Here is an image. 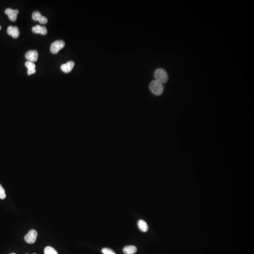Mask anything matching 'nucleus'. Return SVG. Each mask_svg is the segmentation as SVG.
Segmentation results:
<instances>
[{
  "mask_svg": "<svg viewBox=\"0 0 254 254\" xmlns=\"http://www.w3.org/2000/svg\"><path fill=\"white\" fill-rule=\"evenodd\" d=\"M149 87L151 92L156 96L161 95L164 91L162 84L156 80H152L150 83Z\"/></svg>",
  "mask_w": 254,
  "mask_h": 254,
  "instance_id": "nucleus-1",
  "label": "nucleus"
},
{
  "mask_svg": "<svg viewBox=\"0 0 254 254\" xmlns=\"http://www.w3.org/2000/svg\"><path fill=\"white\" fill-rule=\"evenodd\" d=\"M155 80L160 82L162 84L165 83L169 80V76L166 70L162 68H158L155 70L154 73Z\"/></svg>",
  "mask_w": 254,
  "mask_h": 254,
  "instance_id": "nucleus-2",
  "label": "nucleus"
},
{
  "mask_svg": "<svg viewBox=\"0 0 254 254\" xmlns=\"http://www.w3.org/2000/svg\"><path fill=\"white\" fill-rule=\"evenodd\" d=\"M65 46V43L62 40L56 41L52 44L50 46V51L54 54H57L59 51L64 48Z\"/></svg>",
  "mask_w": 254,
  "mask_h": 254,
  "instance_id": "nucleus-3",
  "label": "nucleus"
},
{
  "mask_svg": "<svg viewBox=\"0 0 254 254\" xmlns=\"http://www.w3.org/2000/svg\"><path fill=\"white\" fill-rule=\"evenodd\" d=\"M37 237V232L35 230H30L28 233L24 236V240L26 242L30 244H32L36 242Z\"/></svg>",
  "mask_w": 254,
  "mask_h": 254,
  "instance_id": "nucleus-4",
  "label": "nucleus"
},
{
  "mask_svg": "<svg viewBox=\"0 0 254 254\" xmlns=\"http://www.w3.org/2000/svg\"><path fill=\"white\" fill-rule=\"evenodd\" d=\"M32 18L34 20L38 21L42 24H45L48 22V19L45 16L41 15V13L39 11L34 12L32 14Z\"/></svg>",
  "mask_w": 254,
  "mask_h": 254,
  "instance_id": "nucleus-5",
  "label": "nucleus"
},
{
  "mask_svg": "<svg viewBox=\"0 0 254 254\" xmlns=\"http://www.w3.org/2000/svg\"><path fill=\"white\" fill-rule=\"evenodd\" d=\"M25 57L28 61L31 62H34L38 60V52L36 50H29L26 53Z\"/></svg>",
  "mask_w": 254,
  "mask_h": 254,
  "instance_id": "nucleus-6",
  "label": "nucleus"
},
{
  "mask_svg": "<svg viewBox=\"0 0 254 254\" xmlns=\"http://www.w3.org/2000/svg\"><path fill=\"white\" fill-rule=\"evenodd\" d=\"M19 11L18 10H12L11 8H8L5 11V13L8 15V18L12 21L16 20Z\"/></svg>",
  "mask_w": 254,
  "mask_h": 254,
  "instance_id": "nucleus-7",
  "label": "nucleus"
},
{
  "mask_svg": "<svg viewBox=\"0 0 254 254\" xmlns=\"http://www.w3.org/2000/svg\"><path fill=\"white\" fill-rule=\"evenodd\" d=\"M7 33L14 38H17L19 36L20 32L18 28L16 26H9L7 28Z\"/></svg>",
  "mask_w": 254,
  "mask_h": 254,
  "instance_id": "nucleus-8",
  "label": "nucleus"
},
{
  "mask_svg": "<svg viewBox=\"0 0 254 254\" xmlns=\"http://www.w3.org/2000/svg\"><path fill=\"white\" fill-rule=\"evenodd\" d=\"M75 63L73 61H69L65 64H63L61 66V69L63 72L69 73L75 67Z\"/></svg>",
  "mask_w": 254,
  "mask_h": 254,
  "instance_id": "nucleus-9",
  "label": "nucleus"
},
{
  "mask_svg": "<svg viewBox=\"0 0 254 254\" xmlns=\"http://www.w3.org/2000/svg\"><path fill=\"white\" fill-rule=\"evenodd\" d=\"M33 32L36 34H40L42 35H46L47 34V29L45 26H42L40 25L34 26L32 28Z\"/></svg>",
  "mask_w": 254,
  "mask_h": 254,
  "instance_id": "nucleus-10",
  "label": "nucleus"
},
{
  "mask_svg": "<svg viewBox=\"0 0 254 254\" xmlns=\"http://www.w3.org/2000/svg\"><path fill=\"white\" fill-rule=\"evenodd\" d=\"M25 66L28 69L27 75H30L36 73V65L30 61H27L25 63Z\"/></svg>",
  "mask_w": 254,
  "mask_h": 254,
  "instance_id": "nucleus-11",
  "label": "nucleus"
},
{
  "mask_svg": "<svg viewBox=\"0 0 254 254\" xmlns=\"http://www.w3.org/2000/svg\"><path fill=\"white\" fill-rule=\"evenodd\" d=\"M125 254H134L137 251V248L134 246H128L125 247L123 249Z\"/></svg>",
  "mask_w": 254,
  "mask_h": 254,
  "instance_id": "nucleus-12",
  "label": "nucleus"
},
{
  "mask_svg": "<svg viewBox=\"0 0 254 254\" xmlns=\"http://www.w3.org/2000/svg\"><path fill=\"white\" fill-rule=\"evenodd\" d=\"M138 226L139 228L141 231H142L143 232H146L148 230V226L147 224L146 223V222L144 221V220H139L137 223Z\"/></svg>",
  "mask_w": 254,
  "mask_h": 254,
  "instance_id": "nucleus-13",
  "label": "nucleus"
},
{
  "mask_svg": "<svg viewBox=\"0 0 254 254\" xmlns=\"http://www.w3.org/2000/svg\"><path fill=\"white\" fill-rule=\"evenodd\" d=\"M44 252L45 254H59L55 249L50 246L45 247Z\"/></svg>",
  "mask_w": 254,
  "mask_h": 254,
  "instance_id": "nucleus-14",
  "label": "nucleus"
},
{
  "mask_svg": "<svg viewBox=\"0 0 254 254\" xmlns=\"http://www.w3.org/2000/svg\"><path fill=\"white\" fill-rule=\"evenodd\" d=\"M6 197V195L5 190L3 187V186H1L0 184V199L4 200L5 199Z\"/></svg>",
  "mask_w": 254,
  "mask_h": 254,
  "instance_id": "nucleus-15",
  "label": "nucleus"
},
{
  "mask_svg": "<svg viewBox=\"0 0 254 254\" xmlns=\"http://www.w3.org/2000/svg\"><path fill=\"white\" fill-rule=\"evenodd\" d=\"M102 252L103 254H116L111 249L106 247L102 249Z\"/></svg>",
  "mask_w": 254,
  "mask_h": 254,
  "instance_id": "nucleus-16",
  "label": "nucleus"
},
{
  "mask_svg": "<svg viewBox=\"0 0 254 254\" xmlns=\"http://www.w3.org/2000/svg\"><path fill=\"white\" fill-rule=\"evenodd\" d=\"M1 26H0V30H1Z\"/></svg>",
  "mask_w": 254,
  "mask_h": 254,
  "instance_id": "nucleus-17",
  "label": "nucleus"
},
{
  "mask_svg": "<svg viewBox=\"0 0 254 254\" xmlns=\"http://www.w3.org/2000/svg\"><path fill=\"white\" fill-rule=\"evenodd\" d=\"M15 254V253H12V254Z\"/></svg>",
  "mask_w": 254,
  "mask_h": 254,
  "instance_id": "nucleus-18",
  "label": "nucleus"
},
{
  "mask_svg": "<svg viewBox=\"0 0 254 254\" xmlns=\"http://www.w3.org/2000/svg\"><path fill=\"white\" fill-rule=\"evenodd\" d=\"M36 254V253H34V254Z\"/></svg>",
  "mask_w": 254,
  "mask_h": 254,
  "instance_id": "nucleus-19",
  "label": "nucleus"
},
{
  "mask_svg": "<svg viewBox=\"0 0 254 254\" xmlns=\"http://www.w3.org/2000/svg\"></svg>",
  "mask_w": 254,
  "mask_h": 254,
  "instance_id": "nucleus-20",
  "label": "nucleus"
}]
</instances>
